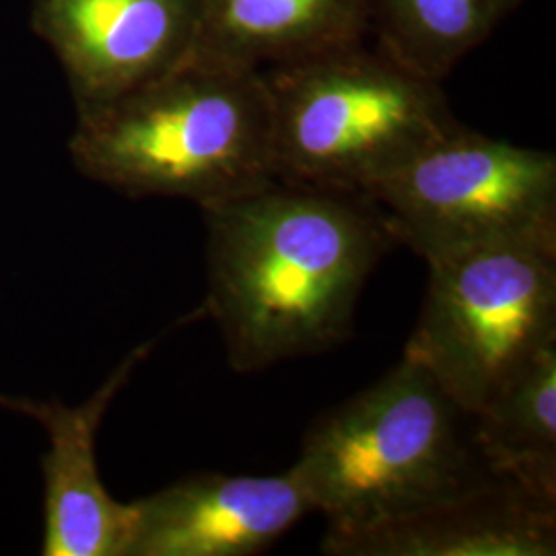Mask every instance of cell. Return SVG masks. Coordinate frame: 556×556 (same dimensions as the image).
<instances>
[{
	"label": "cell",
	"instance_id": "obj_1",
	"mask_svg": "<svg viewBox=\"0 0 556 556\" xmlns=\"http://www.w3.org/2000/svg\"><path fill=\"white\" fill-rule=\"evenodd\" d=\"M200 211L204 312L217 321L239 374L342 342L367 277L397 245L378 202L358 192L275 179Z\"/></svg>",
	"mask_w": 556,
	"mask_h": 556
},
{
	"label": "cell",
	"instance_id": "obj_2",
	"mask_svg": "<svg viewBox=\"0 0 556 556\" xmlns=\"http://www.w3.org/2000/svg\"><path fill=\"white\" fill-rule=\"evenodd\" d=\"M68 153L85 178L128 199H238L277 179L270 93L262 71L188 59L79 114Z\"/></svg>",
	"mask_w": 556,
	"mask_h": 556
},
{
	"label": "cell",
	"instance_id": "obj_3",
	"mask_svg": "<svg viewBox=\"0 0 556 556\" xmlns=\"http://www.w3.org/2000/svg\"><path fill=\"white\" fill-rule=\"evenodd\" d=\"M291 470L334 532L386 523L498 478L478 452L475 417L404 355L309 427Z\"/></svg>",
	"mask_w": 556,
	"mask_h": 556
},
{
	"label": "cell",
	"instance_id": "obj_4",
	"mask_svg": "<svg viewBox=\"0 0 556 556\" xmlns=\"http://www.w3.org/2000/svg\"><path fill=\"white\" fill-rule=\"evenodd\" d=\"M277 179L369 194L457 122L439 80L363 41L262 71Z\"/></svg>",
	"mask_w": 556,
	"mask_h": 556
},
{
	"label": "cell",
	"instance_id": "obj_5",
	"mask_svg": "<svg viewBox=\"0 0 556 556\" xmlns=\"http://www.w3.org/2000/svg\"><path fill=\"white\" fill-rule=\"evenodd\" d=\"M396 239L427 262L478 248L556 254V157L464 124L367 194Z\"/></svg>",
	"mask_w": 556,
	"mask_h": 556
},
{
	"label": "cell",
	"instance_id": "obj_6",
	"mask_svg": "<svg viewBox=\"0 0 556 556\" xmlns=\"http://www.w3.org/2000/svg\"><path fill=\"white\" fill-rule=\"evenodd\" d=\"M427 264L429 287L404 357L475 417L556 340V254L497 245Z\"/></svg>",
	"mask_w": 556,
	"mask_h": 556
},
{
	"label": "cell",
	"instance_id": "obj_7",
	"mask_svg": "<svg viewBox=\"0 0 556 556\" xmlns=\"http://www.w3.org/2000/svg\"><path fill=\"white\" fill-rule=\"evenodd\" d=\"M199 0H31L29 25L60 62L77 116L190 59Z\"/></svg>",
	"mask_w": 556,
	"mask_h": 556
},
{
	"label": "cell",
	"instance_id": "obj_8",
	"mask_svg": "<svg viewBox=\"0 0 556 556\" xmlns=\"http://www.w3.org/2000/svg\"><path fill=\"white\" fill-rule=\"evenodd\" d=\"M153 349H135L100 390L79 406L0 396V406L36 418L48 435L43 472V556H126L135 530V505L119 503L103 484L98 431L112 400Z\"/></svg>",
	"mask_w": 556,
	"mask_h": 556
},
{
	"label": "cell",
	"instance_id": "obj_9",
	"mask_svg": "<svg viewBox=\"0 0 556 556\" xmlns=\"http://www.w3.org/2000/svg\"><path fill=\"white\" fill-rule=\"evenodd\" d=\"M135 505L126 556H250L314 514L298 475L181 478Z\"/></svg>",
	"mask_w": 556,
	"mask_h": 556
},
{
	"label": "cell",
	"instance_id": "obj_10",
	"mask_svg": "<svg viewBox=\"0 0 556 556\" xmlns=\"http://www.w3.org/2000/svg\"><path fill=\"white\" fill-rule=\"evenodd\" d=\"M330 556H553L556 503L505 478L363 530H328Z\"/></svg>",
	"mask_w": 556,
	"mask_h": 556
},
{
	"label": "cell",
	"instance_id": "obj_11",
	"mask_svg": "<svg viewBox=\"0 0 556 556\" xmlns=\"http://www.w3.org/2000/svg\"><path fill=\"white\" fill-rule=\"evenodd\" d=\"M369 0H199L190 60L264 71L363 41Z\"/></svg>",
	"mask_w": 556,
	"mask_h": 556
},
{
	"label": "cell",
	"instance_id": "obj_12",
	"mask_svg": "<svg viewBox=\"0 0 556 556\" xmlns=\"http://www.w3.org/2000/svg\"><path fill=\"white\" fill-rule=\"evenodd\" d=\"M475 441L495 477L556 503V340L475 415Z\"/></svg>",
	"mask_w": 556,
	"mask_h": 556
},
{
	"label": "cell",
	"instance_id": "obj_13",
	"mask_svg": "<svg viewBox=\"0 0 556 556\" xmlns=\"http://www.w3.org/2000/svg\"><path fill=\"white\" fill-rule=\"evenodd\" d=\"M521 0H369L378 46L427 79H445Z\"/></svg>",
	"mask_w": 556,
	"mask_h": 556
}]
</instances>
